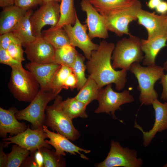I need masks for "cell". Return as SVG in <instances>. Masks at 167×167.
I'll list each match as a JSON object with an SVG mask.
<instances>
[{"mask_svg":"<svg viewBox=\"0 0 167 167\" xmlns=\"http://www.w3.org/2000/svg\"><path fill=\"white\" fill-rule=\"evenodd\" d=\"M115 47L113 43L102 41L98 49L92 51L85 64L88 76L96 82L100 89L108 84H114L115 88L120 91L124 88L127 81V71H116L111 64Z\"/></svg>","mask_w":167,"mask_h":167,"instance_id":"obj_1","label":"cell"},{"mask_svg":"<svg viewBox=\"0 0 167 167\" xmlns=\"http://www.w3.org/2000/svg\"><path fill=\"white\" fill-rule=\"evenodd\" d=\"M142 5L139 0L125 6L110 8L96 9L103 17L108 31L119 36H130V23L137 19V15Z\"/></svg>","mask_w":167,"mask_h":167,"instance_id":"obj_2","label":"cell"},{"mask_svg":"<svg viewBox=\"0 0 167 167\" xmlns=\"http://www.w3.org/2000/svg\"><path fill=\"white\" fill-rule=\"evenodd\" d=\"M164 70L163 67L156 65L144 67L139 62H135L131 65L129 71L138 80L137 88L140 92L139 99L142 105H152L155 100L158 99V94L154 85L164 74Z\"/></svg>","mask_w":167,"mask_h":167,"instance_id":"obj_3","label":"cell"},{"mask_svg":"<svg viewBox=\"0 0 167 167\" xmlns=\"http://www.w3.org/2000/svg\"><path fill=\"white\" fill-rule=\"evenodd\" d=\"M11 67L8 84L10 90L18 101L31 102L40 90L39 83L33 75L22 66Z\"/></svg>","mask_w":167,"mask_h":167,"instance_id":"obj_4","label":"cell"},{"mask_svg":"<svg viewBox=\"0 0 167 167\" xmlns=\"http://www.w3.org/2000/svg\"><path fill=\"white\" fill-rule=\"evenodd\" d=\"M61 96L58 95L54 103L47 106L44 125L74 141L79 138L80 134L74 127L72 119L64 111Z\"/></svg>","mask_w":167,"mask_h":167,"instance_id":"obj_5","label":"cell"},{"mask_svg":"<svg viewBox=\"0 0 167 167\" xmlns=\"http://www.w3.org/2000/svg\"><path fill=\"white\" fill-rule=\"evenodd\" d=\"M141 40L139 37L131 35L118 41L111 57L114 69L129 71L132 63L143 61L144 56L141 48Z\"/></svg>","mask_w":167,"mask_h":167,"instance_id":"obj_6","label":"cell"},{"mask_svg":"<svg viewBox=\"0 0 167 167\" xmlns=\"http://www.w3.org/2000/svg\"><path fill=\"white\" fill-rule=\"evenodd\" d=\"M57 95L52 90L43 91L40 89L37 95L27 107L17 111L15 114L16 118L18 120H24L31 123L33 129L43 128L47 105L55 99Z\"/></svg>","mask_w":167,"mask_h":167,"instance_id":"obj_7","label":"cell"},{"mask_svg":"<svg viewBox=\"0 0 167 167\" xmlns=\"http://www.w3.org/2000/svg\"><path fill=\"white\" fill-rule=\"evenodd\" d=\"M143 161L138 158L137 152L128 148H124L117 142L112 140L110 148L106 158L95 165L97 167H141Z\"/></svg>","mask_w":167,"mask_h":167,"instance_id":"obj_8","label":"cell"},{"mask_svg":"<svg viewBox=\"0 0 167 167\" xmlns=\"http://www.w3.org/2000/svg\"><path fill=\"white\" fill-rule=\"evenodd\" d=\"M112 86V84H109L105 88L101 89L97 100L99 105L94 113H106L111 115L114 119H118L123 123L122 120L116 117L115 115V112L117 110H121L120 106L122 105L133 102L134 99L128 91L126 90L121 92H116L113 89Z\"/></svg>","mask_w":167,"mask_h":167,"instance_id":"obj_9","label":"cell"},{"mask_svg":"<svg viewBox=\"0 0 167 167\" xmlns=\"http://www.w3.org/2000/svg\"><path fill=\"white\" fill-rule=\"evenodd\" d=\"M60 4L55 1L43 2L30 17L32 33L36 37L41 35V30L45 25L56 26L60 18Z\"/></svg>","mask_w":167,"mask_h":167,"instance_id":"obj_10","label":"cell"},{"mask_svg":"<svg viewBox=\"0 0 167 167\" xmlns=\"http://www.w3.org/2000/svg\"><path fill=\"white\" fill-rule=\"evenodd\" d=\"M48 138L43 128L31 129L28 126L24 131L14 136L4 138L2 140L5 148L9 144L14 143L31 152L43 147L51 149V145L45 140Z\"/></svg>","mask_w":167,"mask_h":167,"instance_id":"obj_11","label":"cell"},{"mask_svg":"<svg viewBox=\"0 0 167 167\" xmlns=\"http://www.w3.org/2000/svg\"><path fill=\"white\" fill-rule=\"evenodd\" d=\"M63 28L68 36L70 44L81 49L84 52L85 58L89 60L92 51L97 49L99 45L92 41L87 33V24H82L77 15L73 26L70 24L65 25Z\"/></svg>","mask_w":167,"mask_h":167,"instance_id":"obj_12","label":"cell"},{"mask_svg":"<svg viewBox=\"0 0 167 167\" xmlns=\"http://www.w3.org/2000/svg\"><path fill=\"white\" fill-rule=\"evenodd\" d=\"M81 10L86 14L85 23L88 28V35L92 39L98 37L105 39L109 36L108 30L105 20L100 13L88 0H82Z\"/></svg>","mask_w":167,"mask_h":167,"instance_id":"obj_13","label":"cell"},{"mask_svg":"<svg viewBox=\"0 0 167 167\" xmlns=\"http://www.w3.org/2000/svg\"><path fill=\"white\" fill-rule=\"evenodd\" d=\"M24 52L31 62L42 64L53 62L55 48L41 36L26 44Z\"/></svg>","mask_w":167,"mask_h":167,"instance_id":"obj_14","label":"cell"},{"mask_svg":"<svg viewBox=\"0 0 167 167\" xmlns=\"http://www.w3.org/2000/svg\"><path fill=\"white\" fill-rule=\"evenodd\" d=\"M138 24L147 29L150 40L160 36H167V15L156 14L141 9L137 15Z\"/></svg>","mask_w":167,"mask_h":167,"instance_id":"obj_15","label":"cell"},{"mask_svg":"<svg viewBox=\"0 0 167 167\" xmlns=\"http://www.w3.org/2000/svg\"><path fill=\"white\" fill-rule=\"evenodd\" d=\"M152 105L155 113V120L152 128L148 131H145L136 121L133 126L142 132L143 144L145 147L150 145L157 132L167 129V102L162 103L156 99L153 102Z\"/></svg>","mask_w":167,"mask_h":167,"instance_id":"obj_16","label":"cell"},{"mask_svg":"<svg viewBox=\"0 0 167 167\" xmlns=\"http://www.w3.org/2000/svg\"><path fill=\"white\" fill-rule=\"evenodd\" d=\"M43 128L44 132L49 139V140H45V142L54 148L55 152L58 156H66L65 152H66L71 155H75L76 153L78 154L82 158L88 160V158L80 152L87 154L91 152L90 150L83 149L77 146L64 136L58 133L50 131L45 125L43 126Z\"/></svg>","mask_w":167,"mask_h":167,"instance_id":"obj_17","label":"cell"},{"mask_svg":"<svg viewBox=\"0 0 167 167\" xmlns=\"http://www.w3.org/2000/svg\"><path fill=\"white\" fill-rule=\"evenodd\" d=\"M61 66L54 62L42 64L30 62L26 65L25 67L37 79L40 89L43 91H49L51 90L52 81Z\"/></svg>","mask_w":167,"mask_h":167,"instance_id":"obj_18","label":"cell"},{"mask_svg":"<svg viewBox=\"0 0 167 167\" xmlns=\"http://www.w3.org/2000/svg\"><path fill=\"white\" fill-rule=\"evenodd\" d=\"M18 110L14 107L8 110L0 107V136L6 138L8 133L11 136L24 131L28 126L24 122H19L15 116Z\"/></svg>","mask_w":167,"mask_h":167,"instance_id":"obj_19","label":"cell"},{"mask_svg":"<svg viewBox=\"0 0 167 167\" xmlns=\"http://www.w3.org/2000/svg\"><path fill=\"white\" fill-rule=\"evenodd\" d=\"M27 11L14 5L3 8L0 15V35L12 32Z\"/></svg>","mask_w":167,"mask_h":167,"instance_id":"obj_20","label":"cell"},{"mask_svg":"<svg viewBox=\"0 0 167 167\" xmlns=\"http://www.w3.org/2000/svg\"><path fill=\"white\" fill-rule=\"evenodd\" d=\"M167 36H160L150 40L141 39V48L145 55L143 61L144 66L155 65L156 57L161 50L167 46Z\"/></svg>","mask_w":167,"mask_h":167,"instance_id":"obj_21","label":"cell"},{"mask_svg":"<svg viewBox=\"0 0 167 167\" xmlns=\"http://www.w3.org/2000/svg\"><path fill=\"white\" fill-rule=\"evenodd\" d=\"M33 12L32 10L27 11L25 15L12 32L24 46L34 41L36 38L32 33L30 21V17Z\"/></svg>","mask_w":167,"mask_h":167,"instance_id":"obj_22","label":"cell"},{"mask_svg":"<svg viewBox=\"0 0 167 167\" xmlns=\"http://www.w3.org/2000/svg\"><path fill=\"white\" fill-rule=\"evenodd\" d=\"M41 36L55 49L70 44L68 36L63 27H51L42 31Z\"/></svg>","mask_w":167,"mask_h":167,"instance_id":"obj_23","label":"cell"},{"mask_svg":"<svg viewBox=\"0 0 167 167\" xmlns=\"http://www.w3.org/2000/svg\"><path fill=\"white\" fill-rule=\"evenodd\" d=\"M101 90L96 82L88 76L86 83L74 97L87 105L93 100H98Z\"/></svg>","mask_w":167,"mask_h":167,"instance_id":"obj_24","label":"cell"},{"mask_svg":"<svg viewBox=\"0 0 167 167\" xmlns=\"http://www.w3.org/2000/svg\"><path fill=\"white\" fill-rule=\"evenodd\" d=\"M78 53L75 47L71 44L66 45L55 49L53 62L71 68Z\"/></svg>","mask_w":167,"mask_h":167,"instance_id":"obj_25","label":"cell"},{"mask_svg":"<svg viewBox=\"0 0 167 167\" xmlns=\"http://www.w3.org/2000/svg\"><path fill=\"white\" fill-rule=\"evenodd\" d=\"M87 106L75 97H68L62 102L64 111L72 120L78 117L87 118L88 116L86 112Z\"/></svg>","mask_w":167,"mask_h":167,"instance_id":"obj_26","label":"cell"},{"mask_svg":"<svg viewBox=\"0 0 167 167\" xmlns=\"http://www.w3.org/2000/svg\"><path fill=\"white\" fill-rule=\"evenodd\" d=\"M60 18L56 26L63 27L68 25H74L77 15L74 5V0H61L60 4Z\"/></svg>","mask_w":167,"mask_h":167,"instance_id":"obj_27","label":"cell"},{"mask_svg":"<svg viewBox=\"0 0 167 167\" xmlns=\"http://www.w3.org/2000/svg\"><path fill=\"white\" fill-rule=\"evenodd\" d=\"M30 152L17 144L13 145L11 151L7 154L6 167H19L29 155Z\"/></svg>","mask_w":167,"mask_h":167,"instance_id":"obj_28","label":"cell"},{"mask_svg":"<svg viewBox=\"0 0 167 167\" xmlns=\"http://www.w3.org/2000/svg\"><path fill=\"white\" fill-rule=\"evenodd\" d=\"M85 57L80 54H78L75 61L71 69L77 81V90H79L86 83L87 78L85 77V71L86 70L84 63Z\"/></svg>","mask_w":167,"mask_h":167,"instance_id":"obj_29","label":"cell"},{"mask_svg":"<svg viewBox=\"0 0 167 167\" xmlns=\"http://www.w3.org/2000/svg\"><path fill=\"white\" fill-rule=\"evenodd\" d=\"M72 72L71 68L61 66L53 79L51 85V90L58 95L62 89H63V85L66 78Z\"/></svg>","mask_w":167,"mask_h":167,"instance_id":"obj_30","label":"cell"},{"mask_svg":"<svg viewBox=\"0 0 167 167\" xmlns=\"http://www.w3.org/2000/svg\"><path fill=\"white\" fill-rule=\"evenodd\" d=\"M43 156L44 167H62L66 166L65 161L62 156H58L55 151L45 147L39 148Z\"/></svg>","mask_w":167,"mask_h":167,"instance_id":"obj_31","label":"cell"},{"mask_svg":"<svg viewBox=\"0 0 167 167\" xmlns=\"http://www.w3.org/2000/svg\"><path fill=\"white\" fill-rule=\"evenodd\" d=\"M132 0H90L96 9L110 8L126 6L131 3Z\"/></svg>","mask_w":167,"mask_h":167,"instance_id":"obj_32","label":"cell"},{"mask_svg":"<svg viewBox=\"0 0 167 167\" xmlns=\"http://www.w3.org/2000/svg\"><path fill=\"white\" fill-rule=\"evenodd\" d=\"M20 43L12 42L8 47L7 50L10 55L15 60L22 62L25 60L24 56V51Z\"/></svg>","mask_w":167,"mask_h":167,"instance_id":"obj_33","label":"cell"},{"mask_svg":"<svg viewBox=\"0 0 167 167\" xmlns=\"http://www.w3.org/2000/svg\"><path fill=\"white\" fill-rule=\"evenodd\" d=\"M14 4L25 11L32 10L38 5H41L43 0H13Z\"/></svg>","mask_w":167,"mask_h":167,"instance_id":"obj_34","label":"cell"},{"mask_svg":"<svg viewBox=\"0 0 167 167\" xmlns=\"http://www.w3.org/2000/svg\"><path fill=\"white\" fill-rule=\"evenodd\" d=\"M12 42L21 44L19 40L12 32L6 33L0 35V48L7 50L9 45Z\"/></svg>","mask_w":167,"mask_h":167,"instance_id":"obj_35","label":"cell"},{"mask_svg":"<svg viewBox=\"0 0 167 167\" xmlns=\"http://www.w3.org/2000/svg\"><path fill=\"white\" fill-rule=\"evenodd\" d=\"M0 62L9 66L11 67L22 66V62L14 59L9 54L7 50L0 48Z\"/></svg>","mask_w":167,"mask_h":167,"instance_id":"obj_36","label":"cell"},{"mask_svg":"<svg viewBox=\"0 0 167 167\" xmlns=\"http://www.w3.org/2000/svg\"><path fill=\"white\" fill-rule=\"evenodd\" d=\"M164 69L167 71V61L164 63L163 67ZM160 83L163 87L162 92L161 96V99L165 101H167V73L164 74L162 76L160 79Z\"/></svg>","mask_w":167,"mask_h":167,"instance_id":"obj_37","label":"cell"},{"mask_svg":"<svg viewBox=\"0 0 167 167\" xmlns=\"http://www.w3.org/2000/svg\"><path fill=\"white\" fill-rule=\"evenodd\" d=\"M77 81L73 72L70 74L66 78L63 85V89L71 90L77 88Z\"/></svg>","mask_w":167,"mask_h":167,"instance_id":"obj_38","label":"cell"},{"mask_svg":"<svg viewBox=\"0 0 167 167\" xmlns=\"http://www.w3.org/2000/svg\"><path fill=\"white\" fill-rule=\"evenodd\" d=\"M38 167H44V159L39 148L31 152Z\"/></svg>","mask_w":167,"mask_h":167,"instance_id":"obj_39","label":"cell"},{"mask_svg":"<svg viewBox=\"0 0 167 167\" xmlns=\"http://www.w3.org/2000/svg\"><path fill=\"white\" fill-rule=\"evenodd\" d=\"M21 167H38L32 152L24 161L21 166Z\"/></svg>","mask_w":167,"mask_h":167,"instance_id":"obj_40","label":"cell"},{"mask_svg":"<svg viewBox=\"0 0 167 167\" xmlns=\"http://www.w3.org/2000/svg\"><path fill=\"white\" fill-rule=\"evenodd\" d=\"M4 147L3 143H0V167H6L7 162V154L5 153L3 151Z\"/></svg>","mask_w":167,"mask_h":167,"instance_id":"obj_41","label":"cell"},{"mask_svg":"<svg viewBox=\"0 0 167 167\" xmlns=\"http://www.w3.org/2000/svg\"><path fill=\"white\" fill-rule=\"evenodd\" d=\"M156 11L161 15H166L167 14V2L161 1L155 9Z\"/></svg>","mask_w":167,"mask_h":167,"instance_id":"obj_42","label":"cell"},{"mask_svg":"<svg viewBox=\"0 0 167 167\" xmlns=\"http://www.w3.org/2000/svg\"><path fill=\"white\" fill-rule=\"evenodd\" d=\"M161 1V0H149L147 5L150 9H155Z\"/></svg>","mask_w":167,"mask_h":167,"instance_id":"obj_43","label":"cell"},{"mask_svg":"<svg viewBox=\"0 0 167 167\" xmlns=\"http://www.w3.org/2000/svg\"><path fill=\"white\" fill-rule=\"evenodd\" d=\"M14 5L13 0H0V6L2 8Z\"/></svg>","mask_w":167,"mask_h":167,"instance_id":"obj_44","label":"cell"},{"mask_svg":"<svg viewBox=\"0 0 167 167\" xmlns=\"http://www.w3.org/2000/svg\"><path fill=\"white\" fill-rule=\"evenodd\" d=\"M61 0H43V2H47L51 1H55L58 2H60Z\"/></svg>","mask_w":167,"mask_h":167,"instance_id":"obj_45","label":"cell"},{"mask_svg":"<svg viewBox=\"0 0 167 167\" xmlns=\"http://www.w3.org/2000/svg\"><path fill=\"white\" fill-rule=\"evenodd\" d=\"M163 167H167V163L165 164L163 166Z\"/></svg>","mask_w":167,"mask_h":167,"instance_id":"obj_46","label":"cell"},{"mask_svg":"<svg viewBox=\"0 0 167 167\" xmlns=\"http://www.w3.org/2000/svg\"><path fill=\"white\" fill-rule=\"evenodd\" d=\"M133 0V1H136V0Z\"/></svg>","mask_w":167,"mask_h":167,"instance_id":"obj_47","label":"cell"},{"mask_svg":"<svg viewBox=\"0 0 167 167\" xmlns=\"http://www.w3.org/2000/svg\"></svg>","mask_w":167,"mask_h":167,"instance_id":"obj_48","label":"cell"}]
</instances>
